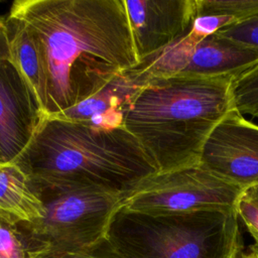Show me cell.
Here are the masks:
<instances>
[{
    "label": "cell",
    "mask_w": 258,
    "mask_h": 258,
    "mask_svg": "<svg viewBox=\"0 0 258 258\" xmlns=\"http://www.w3.org/2000/svg\"><path fill=\"white\" fill-rule=\"evenodd\" d=\"M7 17L37 46L43 116L76 106L139 63L123 0H16Z\"/></svg>",
    "instance_id": "obj_1"
},
{
    "label": "cell",
    "mask_w": 258,
    "mask_h": 258,
    "mask_svg": "<svg viewBox=\"0 0 258 258\" xmlns=\"http://www.w3.org/2000/svg\"><path fill=\"white\" fill-rule=\"evenodd\" d=\"M233 76L151 78L128 106L123 127L157 172L200 163L215 127L235 109Z\"/></svg>",
    "instance_id": "obj_2"
},
{
    "label": "cell",
    "mask_w": 258,
    "mask_h": 258,
    "mask_svg": "<svg viewBox=\"0 0 258 258\" xmlns=\"http://www.w3.org/2000/svg\"><path fill=\"white\" fill-rule=\"evenodd\" d=\"M36 187H97L126 194L157 172L135 137L43 116L13 161Z\"/></svg>",
    "instance_id": "obj_3"
},
{
    "label": "cell",
    "mask_w": 258,
    "mask_h": 258,
    "mask_svg": "<svg viewBox=\"0 0 258 258\" xmlns=\"http://www.w3.org/2000/svg\"><path fill=\"white\" fill-rule=\"evenodd\" d=\"M237 212L148 215L121 208L107 242L121 258H234L243 249Z\"/></svg>",
    "instance_id": "obj_4"
},
{
    "label": "cell",
    "mask_w": 258,
    "mask_h": 258,
    "mask_svg": "<svg viewBox=\"0 0 258 258\" xmlns=\"http://www.w3.org/2000/svg\"><path fill=\"white\" fill-rule=\"evenodd\" d=\"M44 216L22 227L35 255L82 252L107 241L113 218L123 207L124 194L97 187H36Z\"/></svg>",
    "instance_id": "obj_5"
},
{
    "label": "cell",
    "mask_w": 258,
    "mask_h": 258,
    "mask_svg": "<svg viewBox=\"0 0 258 258\" xmlns=\"http://www.w3.org/2000/svg\"><path fill=\"white\" fill-rule=\"evenodd\" d=\"M244 191L198 163L144 178L124 194L122 208L148 215L237 212Z\"/></svg>",
    "instance_id": "obj_6"
},
{
    "label": "cell",
    "mask_w": 258,
    "mask_h": 258,
    "mask_svg": "<svg viewBox=\"0 0 258 258\" xmlns=\"http://www.w3.org/2000/svg\"><path fill=\"white\" fill-rule=\"evenodd\" d=\"M200 163L244 190L258 186V125L233 109L208 137Z\"/></svg>",
    "instance_id": "obj_7"
},
{
    "label": "cell",
    "mask_w": 258,
    "mask_h": 258,
    "mask_svg": "<svg viewBox=\"0 0 258 258\" xmlns=\"http://www.w3.org/2000/svg\"><path fill=\"white\" fill-rule=\"evenodd\" d=\"M138 61L187 34L197 17L196 0H123Z\"/></svg>",
    "instance_id": "obj_8"
},
{
    "label": "cell",
    "mask_w": 258,
    "mask_h": 258,
    "mask_svg": "<svg viewBox=\"0 0 258 258\" xmlns=\"http://www.w3.org/2000/svg\"><path fill=\"white\" fill-rule=\"evenodd\" d=\"M43 113L29 86L7 59L0 62V163L12 162L31 140Z\"/></svg>",
    "instance_id": "obj_9"
},
{
    "label": "cell",
    "mask_w": 258,
    "mask_h": 258,
    "mask_svg": "<svg viewBox=\"0 0 258 258\" xmlns=\"http://www.w3.org/2000/svg\"><path fill=\"white\" fill-rule=\"evenodd\" d=\"M147 82L148 79L132 68L115 76L110 83L85 101L49 117L84 123L102 130L123 127L128 106Z\"/></svg>",
    "instance_id": "obj_10"
},
{
    "label": "cell",
    "mask_w": 258,
    "mask_h": 258,
    "mask_svg": "<svg viewBox=\"0 0 258 258\" xmlns=\"http://www.w3.org/2000/svg\"><path fill=\"white\" fill-rule=\"evenodd\" d=\"M258 66V50L216 33L202 40L176 75L233 76L236 79Z\"/></svg>",
    "instance_id": "obj_11"
},
{
    "label": "cell",
    "mask_w": 258,
    "mask_h": 258,
    "mask_svg": "<svg viewBox=\"0 0 258 258\" xmlns=\"http://www.w3.org/2000/svg\"><path fill=\"white\" fill-rule=\"evenodd\" d=\"M0 211L32 223L44 216V207L29 176L15 163H0Z\"/></svg>",
    "instance_id": "obj_12"
},
{
    "label": "cell",
    "mask_w": 258,
    "mask_h": 258,
    "mask_svg": "<svg viewBox=\"0 0 258 258\" xmlns=\"http://www.w3.org/2000/svg\"><path fill=\"white\" fill-rule=\"evenodd\" d=\"M9 37V61L23 77L41 107L42 69L40 56L31 34L17 21L5 18Z\"/></svg>",
    "instance_id": "obj_13"
},
{
    "label": "cell",
    "mask_w": 258,
    "mask_h": 258,
    "mask_svg": "<svg viewBox=\"0 0 258 258\" xmlns=\"http://www.w3.org/2000/svg\"><path fill=\"white\" fill-rule=\"evenodd\" d=\"M21 221L0 211V258H35Z\"/></svg>",
    "instance_id": "obj_14"
},
{
    "label": "cell",
    "mask_w": 258,
    "mask_h": 258,
    "mask_svg": "<svg viewBox=\"0 0 258 258\" xmlns=\"http://www.w3.org/2000/svg\"><path fill=\"white\" fill-rule=\"evenodd\" d=\"M197 16H228L236 22L258 15V0H196Z\"/></svg>",
    "instance_id": "obj_15"
},
{
    "label": "cell",
    "mask_w": 258,
    "mask_h": 258,
    "mask_svg": "<svg viewBox=\"0 0 258 258\" xmlns=\"http://www.w3.org/2000/svg\"><path fill=\"white\" fill-rule=\"evenodd\" d=\"M233 97L235 107L242 115L258 117V66L235 79Z\"/></svg>",
    "instance_id": "obj_16"
},
{
    "label": "cell",
    "mask_w": 258,
    "mask_h": 258,
    "mask_svg": "<svg viewBox=\"0 0 258 258\" xmlns=\"http://www.w3.org/2000/svg\"><path fill=\"white\" fill-rule=\"evenodd\" d=\"M216 34L258 50V15L234 22L223 27Z\"/></svg>",
    "instance_id": "obj_17"
},
{
    "label": "cell",
    "mask_w": 258,
    "mask_h": 258,
    "mask_svg": "<svg viewBox=\"0 0 258 258\" xmlns=\"http://www.w3.org/2000/svg\"><path fill=\"white\" fill-rule=\"evenodd\" d=\"M237 214L253 237L255 243L252 246L258 252V204L249 198L245 191L238 203Z\"/></svg>",
    "instance_id": "obj_18"
},
{
    "label": "cell",
    "mask_w": 258,
    "mask_h": 258,
    "mask_svg": "<svg viewBox=\"0 0 258 258\" xmlns=\"http://www.w3.org/2000/svg\"><path fill=\"white\" fill-rule=\"evenodd\" d=\"M35 258H121L110 247L108 242H104L98 247L82 252H44Z\"/></svg>",
    "instance_id": "obj_19"
},
{
    "label": "cell",
    "mask_w": 258,
    "mask_h": 258,
    "mask_svg": "<svg viewBox=\"0 0 258 258\" xmlns=\"http://www.w3.org/2000/svg\"><path fill=\"white\" fill-rule=\"evenodd\" d=\"M9 59V37L6 20L0 17V62Z\"/></svg>",
    "instance_id": "obj_20"
},
{
    "label": "cell",
    "mask_w": 258,
    "mask_h": 258,
    "mask_svg": "<svg viewBox=\"0 0 258 258\" xmlns=\"http://www.w3.org/2000/svg\"><path fill=\"white\" fill-rule=\"evenodd\" d=\"M234 258H258V252L256 249L251 245L250 250L245 252L244 250L240 251Z\"/></svg>",
    "instance_id": "obj_21"
}]
</instances>
